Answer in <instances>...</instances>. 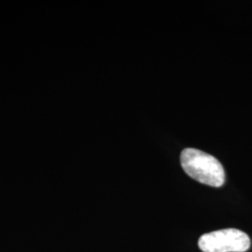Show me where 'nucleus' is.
Instances as JSON below:
<instances>
[{
	"label": "nucleus",
	"mask_w": 252,
	"mask_h": 252,
	"mask_svg": "<svg viewBox=\"0 0 252 252\" xmlns=\"http://www.w3.org/2000/svg\"><path fill=\"white\" fill-rule=\"evenodd\" d=\"M183 170L191 179L211 187H221L225 172L221 163L208 153L195 149H185L180 155Z\"/></svg>",
	"instance_id": "f257e3e1"
},
{
	"label": "nucleus",
	"mask_w": 252,
	"mask_h": 252,
	"mask_svg": "<svg viewBox=\"0 0 252 252\" xmlns=\"http://www.w3.org/2000/svg\"><path fill=\"white\" fill-rule=\"evenodd\" d=\"M203 252H246L251 248L249 235L230 228L203 234L198 242Z\"/></svg>",
	"instance_id": "f03ea898"
}]
</instances>
